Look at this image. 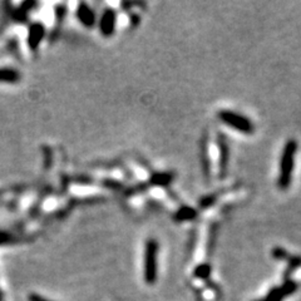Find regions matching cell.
<instances>
[{
  "label": "cell",
  "instance_id": "cell-1",
  "mask_svg": "<svg viewBox=\"0 0 301 301\" xmlns=\"http://www.w3.org/2000/svg\"><path fill=\"white\" fill-rule=\"evenodd\" d=\"M297 150V142L295 139H289L285 144L280 161V172L277 178V186L280 190H286L291 184L292 171L295 166V156Z\"/></svg>",
  "mask_w": 301,
  "mask_h": 301
},
{
  "label": "cell",
  "instance_id": "cell-8",
  "mask_svg": "<svg viewBox=\"0 0 301 301\" xmlns=\"http://www.w3.org/2000/svg\"><path fill=\"white\" fill-rule=\"evenodd\" d=\"M20 74L18 70L13 68H0V83H18Z\"/></svg>",
  "mask_w": 301,
  "mask_h": 301
},
{
  "label": "cell",
  "instance_id": "cell-10",
  "mask_svg": "<svg viewBox=\"0 0 301 301\" xmlns=\"http://www.w3.org/2000/svg\"><path fill=\"white\" fill-rule=\"evenodd\" d=\"M172 181V175L171 173H155L152 177V179H150V182H152L153 184H157V186H166V184H168L170 182Z\"/></svg>",
  "mask_w": 301,
  "mask_h": 301
},
{
  "label": "cell",
  "instance_id": "cell-12",
  "mask_svg": "<svg viewBox=\"0 0 301 301\" xmlns=\"http://www.w3.org/2000/svg\"><path fill=\"white\" fill-rule=\"evenodd\" d=\"M216 201H217V195H208V196H205V197H202V199H201V201H200V206L202 208H207V207H210V206H212L213 203L216 202Z\"/></svg>",
  "mask_w": 301,
  "mask_h": 301
},
{
  "label": "cell",
  "instance_id": "cell-6",
  "mask_svg": "<svg viewBox=\"0 0 301 301\" xmlns=\"http://www.w3.org/2000/svg\"><path fill=\"white\" fill-rule=\"evenodd\" d=\"M46 35V28L41 23H33L29 28L28 44L31 49H36Z\"/></svg>",
  "mask_w": 301,
  "mask_h": 301
},
{
  "label": "cell",
  "instance_id": "cell-4",
  "mask_svg": "<svg viewBox=\"0 0 301 301\" xmlns=\"http://www.w3.org/2000/svg\"><path fill=\"white\" fill-rule=\"evenodd\" d=\"M117 23V17L113 9H105L99 20V30L104 36L113 35Z\"/></svg>",
  "mask_w": 301,
  "mask_h": 301
},
{
  "label": "cell",
  "instance_id": "cell-11",
  "mask_svg": "<svg viewBox=\"0 0 301 301\" xmlns=\"http://www.w3.org/2000/svg\"><path fill=\"white\" fill-rule=\"evenodd\" d=\"M211 274V268L208 264H202L199 268L195 270V276L199 277V279H208Z\"/></svg>",
  "mask_w": 301,
  "mask_h": 301
},
{
  "label": "cell",
  "instance_id": "cell-9",
  "mask_svg": "<svg viewBox=\"0 0 301 301\" xmlns=\"http://www.w3.org/2000/svg\"><path fill=\"white\" fill-rule=\"evenodd\" d=\"M197 217V211L195 208L189 207V206H183L179 208L175 215L176 221H190Z\"/></svg>",
  "mask_w": 301,
  "mask_h": 301
},
{
  "label": "cell",
  "instance_id": "cell-5",
  "mask_svg": "<svg viewBox=\"0 0 301 301\" xmlns=\"http://www.w3.org/2000/svg\"><path fill=\"white\" fill-rule=\"evenodd\" d=\"M217 146H218V156H220V177L223 178L227 173V168H229V158H230V150H229V143H227L226 137L222 133L217 136Z\"/></svg>",
  "mask_w": 301,
  "mask_h": 301
},
{
  "label": "cell",
  "instance_id": "cell-16",
  "mask_svg": "<svg viewBox=\"0 0 301 301\" xmlns=\"http://www.w3.org/2000/svg\"><path fill=\"white\" fill-rule=\"evenodd\" d=\"M0 301H3V299H2V294H0Z\"/></svg>",
  "mask_w": 301,
  "mask_h": 301
},
{
  "label": "cell",
  "instance_id": "cell-7",
  "mask_svg": "<svg viewBox=\"0 0 301 301\" xmlns=\"http://www.w3.org/2000/svg\"><path fill=\"white\" fill-rule=\"evenodd\" d=\"M77 18L79 19V22L82 23L87 28H91L96 24V14L93 13V10L88 7L87 4L82 3L77 8Z\"/></svg>",
  "mask_w": 301,
  "mask_h": 301
},
{
  "label": "cell",
  "instance_id": "cell-15",
  "mask_svg": "<svg viewBox=\"0 0 301 301\" xmlns=\"http://www.w3.org/2000/svg\"><path fill=\"white\" fill-rule=\"evenodd\" d=\"M29 301H49V300H47L46 297L41 296V295L31 294V295H29Z\"/></svg>",
  "mask_w": 301,
  "mask_h": 301
},
{
  "label": "cell",
  "instance_id": "cell-13",
  "mask_svg": "<svg viewBox=\"0 0 301 301\" xmlns=\"http://www.w3.org/2000/svg\"><path fill=\"white\" fill-rule=\"evenodd\" d=\"M13 240V236L5 231H0V245L10 244Z\"/></svg>",
  "mask_w": 301,
  "mask_h": 301
},
{
  "label": "cell",
  "instance_id": "cell-3",
  "mask_svg": "<svg viewBox=\"0 0 301 301\" xmlns=\"http://www.w3.org/2000/svg\"><path fill=\"white\" fill-rule=\"evenodd\" d=\"M157 252L158 244L155 239H149L144 252V279L147 284H155L157 277Z\"/></svg>",
  "mask_w": 301,
  "mask_h": 301
},
{
  "label": "cell",
  "instance_id": "cell-14",
  "mask_svg": "<svg viewBox=\"0 0 301 301\" xmlns=\"http://www.w3.org/2000/svg\"><path fill=\"white\" fill-rule=\"evenodd\" d=\"M274 256H275L276 258H284V257H286V251H285L284 249H279V247H277V249H275L274 250Z\"/></svg>",
  "mask_w": 301,
  "mask_h": 301
},
{
  "label": "cell",
  "instance_id": "cell-2",
  "mask_svg": "<svg viewBox=\"0 0 301 301\" xmlns=\"http://www.w3.org/2000/svg\"><path fill=\"white\" fill-rule=\"evenodd\" d=\"M217 117L222 123L237 129V131L244 134H252L253 131H255L252 122L247 117L240 115V113L232 112V110H221V112H218Z\"/></svg>",
  "mask_w": 301,
  "mask_h": 301
}]
</instances>
